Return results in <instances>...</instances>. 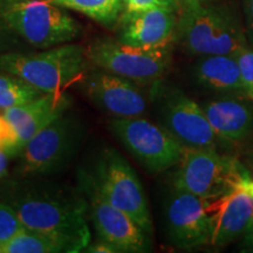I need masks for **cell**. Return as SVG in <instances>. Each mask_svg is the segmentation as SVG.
I'll return each mask as SVG.
<instances>
[{"label": "cell", "mask_w": 253, "mask_h": 253, "mask_svg": "<svg viewBox=\"0 0 253 253\" xmlns=\"http://www.w3.org/2000/svg\"><path fill=\"white\" fill-rule=\"evenodd\" d=\"M45 93L9 73H0V109L26 104Z\"/></svg>", "instance_id": "ffe728a7"}, {"label": "cell", "mask_w": 253, "mask_h": 253, "mask_svg": "<svg viewBox=\"0 0 253 253\" xmlns=\"http://www.w3.org/2000/svg\"><path fill=\"white\" fill-rule=\"evenodd\" d=\"M9 158L11 157L4 150H0V179L5 178L6 175H7Z\"/></svg>", "instance_id": "f546056e"}, {"label": "cell", "mask_w": 253, "mask_h": 253, "mask_svg": "<svg viewBox=\"0 0 253 253\" xmlns=\"http://www.w3.org/2000/svg\"><path fill=\"white\" fill-rule=\"evenodd\" d=\"M80 190L87 199L88 217L97 240L108 243L119 253L149 251V235L129 214L108 203L90 186L80 183Z\"/></svg>", "instance_id": "7c38bea8"}, {"label": "cell", "mask_w": 253, "mask_h": 253, "mask_svg": "<svg viewBox=\"0 0 253 253\" xmlns=\"http://www.w3.org/2000/svg\"><path fill=\"white\" fill-rule=\"evenodd\" d=\"M24 229L14 209L6 202L0 201V250Z\"/></svg>", "instance_id": "7402d4cb"}, {"label": "cell", "mask_w": 253, "mask_h": 253, "mask_svg": "<svg viewBox=\"0 0 253 253\" xmlns=\"http://www.w3.org/2000/svg\"><path fill=\"white\" fill-rule=\"evenodd\" d=\"M249 176L244 164L217 148H185L171 185L209 202L237 188Z\"/></svg>", "instance_id": "52a82bcc"}, {"label": "cell", "mask_w": 253, "mask_h": 253, "mask_svg": "<svg viewBox=\"0 0 253 253\" xmlns=\"http://www.w3.org/2000/svg\"><path fill=\"white\" fill-rule=\"evenodd\" d=\"M0 13L15 36L39 49L69 43L82 33L80 24L49 0H0Z\"/></svg>", "instance_id": "5b68a950"}, {"label": "cell", "mask_w": 253, "mask_h": 253, "mask_svg": "<svg viewBox=\"0 0 253 253\" xmlns=\"http://www.w3.org/2000/svg\"><path fill=\"white\" fill-rule=\"evenodd\" d=\"M79 182L95 190L108 203L129 214L148 235L153 233L149 203L137 173L114 148H104L91 164L81 170Z\"/></svg>", "instance_id": "277c9868"}, {"label": "cell", "mask_w": 253, "mask_h": 253, "mask_svg": "<svg viewBox=\"0 0 253 253\" xmlns=\"http://www.w3.org/2000/svg\"><path fill=\"white\" fill-rule=\"evenodd\" d=\"M86 126L71 110L38 132L19 154V177H48L61 172L77 156Z\"/></svg>", "instance_id": "8992f818"}, {"label": "cell", "mask_w": 253, "mask_h": 253, "mask_svg": "<svg viewBox=\"0 0 253 253\" xmlns=\"http://www.w3.org/2000/svg\"><path fill=\"white\" fill-rule=\"evenodd\" d=\"M179 4L181 0H123L122 14H130L156 7L178 9Z\"/></svg>", "instance_id": "603a6c76"}, {"label": "cell", "mask_w": 253, "mask_h": 253, "mask_svg": "<svg viewBox=\"0 0 253 253\" xmlns=\"http://www.w3.org/2000/svg\"><path fill=\"white\" fill-rule=\"evenodd\" d=\"M15 38L17 36L7 26L1 13H0V53L9 52L8 49H11L17 42Z\"/></svg>", "instance_id": "484cf974"}, {"label": "cell", "mask_w": 253, "mask_h": 253, "mask_svg": "<svg viewBox=\"0 0 253 253\" xmlns=\"http://www.w3.org/2000/svg\"><path fill=\"white\" fill-rule=\"evenodd\" d=\"M20 178L8 182L0 195L14 209L25 229L50 237L67 253L84 251L90 244L84 192L42 177Z\"/></svg>", "instance_id": "6da1fadb"}, {"label": "cell", "mask_w": 253, "mask_h": 253, "mask_svg": "<svg viewBox=\"0 0 253 253\" xmlns=\"http://www.w3.org/2000/svg\"><path fill=\"white\" fill-rule=\"evenodd\" d=\"M84 251L93 253H118V250L113 248L108 243L102 242V240H97L94 244H89L84 249Z\"/></svg>", "instance_id": "83f0119b"}, {"label": "cell", "mask_w": 253, "mask_h": 253, "mask_svg": "<svg viewBox=\"0 0 253 253\" xmlns=\"http://www.w3.org/2000/svg\"><path fill=\"white\" fill-rule=\"evenodd\" d=\"M90 65L86 48L77 43H65L37 53H0V72L21 78L43 93L66 91L84 81Z\"/></svg>", "instance_id": "3957f363"}, {"label": "cell", "mask_w": 253, "mask_h": 253, "mask_svg": "<svg viewBox=\"0 0 253 253\" xmlns=\"http://www.w3.org/2000/svg\"><path fill=\"white\" fill-rule=\"evenodd\" d=\"M73 100L67 91L45 93L26 104L4 109L2 116L17 134L20 153L38 132L71 110Z\"/></svg>", "instance_id": "e0dca14e"}, {"label": "cell", "mask_w": 253, "mask_h": 253, "mask_svg": "<svg viewBox=\"0 0 253 253\" xmlns=\"http://www.w3.org/2000/svg\"><path fill=\"white\" fill-rule=\"evenodd\" d=\"M108 129L144 170L160 173L178 166L185 148L161 125L143 116L110 119Z\"/></svg>", "instance_id": "9c48e42d"}, {"label": "cell", "mask_w": 253, "mask_h": 253, "mask_svg": "<svg viewBox=\"0 0 253 253\" xmlns=\"http://www.w3.org/2000/svg\"><path fill=\"white\" fill-rule=\"evenodd\" d=\"M90 63L136 84H156L172 61V45L161 48H137L114 38H99L86 47Z\"/></svg>", "instance_id": "ba28073f"}, {"label": "cell", "mask_w": 253, "mask_h": 253, "mask_svg": "<svg viewBox=\"0 0 253 253\" xmlns=\"http://www.w3.org/2000/svg\"><path fill=\"white\" fill-rule=\"evenodd\" d=\"M244 166L246 167V169L249 170L251 177H253V149H251V151L246 155V161Z\"/></svg>", "instance_id": "1f68e13d"}, {"label": "cell", "mask_w": 253, "mask_h": 253, "mask_svg": "<svg viewBox=\"0 0 253 253\" xmlns=\"http://www.w3.org/2000/svg\"><path fill=\"white\" fill-rule=\"evenodd\" d=\"M238 186L239 188L244 189L249 195H251L253 197V177H251V176L246 177V178H244L242 182L239 183Z\"/></svg>", "instance_id": "4dcf8cb0"}, {"label": "cell", "mask_w": 253, "mask_h": 253, "mask_svg": "<svg viewBox=\"0 0 253 253\" xmlns=\"http://www.w3.org/2000/svg\"><path fill=\"white\" fill-rule=\"evenodd\" d=\"M157 116L184 148H219L216 132L199 103L177 88L164 90L158 96Z\"/></svg>", "instance_id": "30bf717a"}, {"label": "cell", "mask_w": 253, "mask_h": 253, "mask_svg": "<svg viewBox=\"0 0 253 253\" xmlns=\"http://www.w3.org/2000/svg\"><path fill=\"white\" fill-rule=\"evenodd\" d=\"M249 97L253 100V47L248 46L236 54Z\"/></svg>", "instance_id": "d4e9b609"}, {"label": "cell", "mask_w": 253, "mask_h": 253, "mask_svg": "<svg viewBox=\"0 0 253 253\" xmlns=\"http://www.w3.org/2000/svg\"><path fill=\"white\" fill-rule=\"evenodd\" d=\"M242 238H243V242H242L243 250H244V251L253 252V214Z\"/></svg>", "instance_id": "f1b7e54d"}, {"label": "cell", "mask_w": 253, "mask_h": 253, "mask_svg": "<svg viewBox=\"0 0 253 253\" xmlns=\"http://www.w3.org/2000/svg\"><path fill=\"white\" fill-rule=\"evenodd\" d=\"M204 1H213V0H204Z\"/></svg>", "instance_id": "d6a6232c"}, {"label": "cell", "mask_w": 253, "mask_h": 253, "mask_svg": "<svg viewBox=\"0 0 253 253\" xmlns=\"http://www.w3.org/2000/svg\"><path fill=\"white\" fill-rule=\"evenodd\" d=\"M65 8L87 15L104 27L114 28L123 12V0H49Z\"/></svg>", "instance_id": "d6986e66"}, {"label": "cell", "mask_w": 253, "mask_h": 253, "mask_svg": "<svg viewBox=\"0 0 253 253\" xmlns=\"http://www.w3.org/2000/svg\"><path fill=\"white\" fill-rule=\"evenodd\" d=\"M210 223V244L226 246L242 238L253 214V197L244 189H232L205 202Z\"/></svg>", "instance_id": "2e32d148"}, {"label": "cell", "mask_w": 253, "mask_h": 253, "mask_svg": "<svg viewBox=\"0 0 253 253\" xmlns=\"http://www.w3.org/2000/svg\"><path fill=\"white\" fill-rule=\"evenodd\" d=\"M177 9L156 7L122 14L118 23L121 42L137 48H161L175 42Z\"/></svg>", "instance_id": "5bb4252c"}, {"label": "cell", "mask_w": 253, "mask_h": 253, "mask_svg": "<svg viewBox=\"0 0 253 253\" xmlns=\"http://www.w3.org/2000/svg\"><path fill=\"white\" fill-rule=\"evenodd\" d=\"M84 89L90 102L112 119L143 116L149 107L141 84L99 68L88 72Z\"/></svg>", "instance_id": "4fadbf2b"}, {"label": "cell", "mask_w": 253, "mask_h": 253, "mask_svg": "<svg viewBox=\"0 0 253 253\" xmlns=\"http://www.w3.org/2000/svg\"><path fill=\"white\" fill-rule=\"evenodd\" d=\"M167 238L172 246L192 250L210 244L205 201L171 185L163 203Z\"/></svg>", "instance_id": "8fae6325"}, {"label": "cell", "mask_w": 253, "mask_h": 253, "mask_svg": "<svg viewBox=\"0 0 253 253\" xmlns=\"http://www.w3.org/2000/svg\"><path fill=\"white\" fill-rule=\"evenodd\" d=\"M175 42L191 56L236 55L249 46L235 7L204 0H181Z\"/></svg>", "instance_id": "7a4b0ae2"}, {"label": "cell", "mask_w": 253, "mask_h": 253, "mask_svg": "<svg viewBox=\"0 0 253 253\" xmlns=\"http://www.w3.org/2000/svg\"><path fill=\"white\" fill-rule=\"evenodd\" d=\"M190 73L194 84L205 93L249 97L236 55L198 56Z\"/></svg>", "instance_id": "ac0fdd59"}, {"label": "cell", "mask_w": 253, "mask_h": 253, "mask_svg": "<svg viewBox=\"0 0 253 253\" xmlns=\"http://www.w3.org/2000/svg\"><path fill=\"white\" fill-rule=\"evenodd\" d=\"M220 147H240L253 137V100L214 96L201 103Z\"/></svg>", "instance_id": "9a60e30c"}, {"label": "cell", "mask_w": 253, "mask_h": 253, "mask_svg": "<svg viewBox=\"0 0 253 253\" xmlns=\"http://www.w3.org/2000/svg\"><path fill=\"white\" fill-rule=\"evenodd\" d=\"M0 150H4L9 157H18L20 154L17 134L2 115L0 116Z\"/></svg>", "instance_id": "cb8c5ba5"}, {"label": "cell", "mask_w": 253, "mask_h": 253, "mask_svg": "<svg viewBox=\"0 0 253 253\" xmlns=\"http://www.w3.org/2000/svg\"><path fill=\"white\" fill-rule=\"evenodd\" d=\"M249 45L253 47V0H240Z\"/></svg>", "instance_id": "4316f807"}, {"label": "cell", "mask_w": 253, "mask_h": 253, "mask_svg": "<svg viewBox=\"0 0 253 253\" xmlns=\"http://www.w3.org/2000/svg\"><path fill=\"white\" fill-rule=\"evenodd\" d=\"M67 253L66 249L50 237L24 229L2 246L0 253Z\"/></svg>", "instance_id": "44dd1931"}]
</instances>
